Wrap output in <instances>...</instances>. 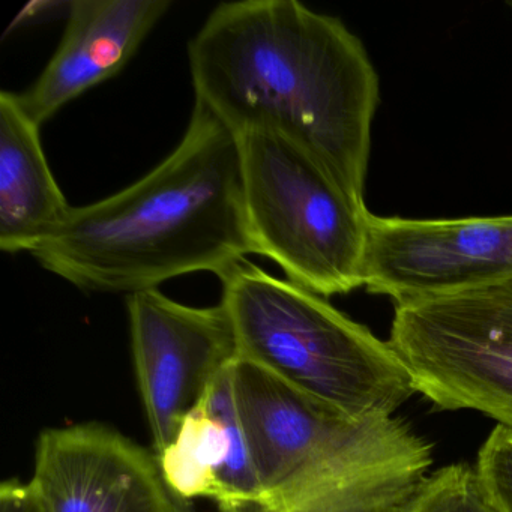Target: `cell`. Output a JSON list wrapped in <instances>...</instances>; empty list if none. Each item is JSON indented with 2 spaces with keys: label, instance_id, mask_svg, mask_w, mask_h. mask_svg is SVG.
<instances>
[{
  "label": "cell",
  "instance_id": "9a60e30c",
  "mask_svg": "<svg viewBox=\"0 0 512 512\" xmlns=\"http://www.w3.org/2000/svg\"><path fill=\"white\" fill-rule=\"evenodd\" d=\"M0 512H49L43 497L31 481L10 479L0 485Z\"/></svg>",
  "mask_w": 512,
  "mask_h": 512
},
{
  "label": "cell",
  "instance_id": "ba28073f",
  "mask_svg": "<svg viewBox=\"0 0 512 512\" xmlns=\"http://www.w3.org/2000/svg\"><path fill=\"white\" fill-rule=\"evenodd\" d=\"M512 277L511 217L407 220L368 215L364 287L394 304Z\"/></svg>",
  "mask_w": 512,
  "mask_h": 512
},
{
  "label": "cell",
  "instance_id": "3957f363",
  "mask_svg": "<svg viewBox=\"0 0 512 512\" xmlns=\"http://www.w3.org/2000/svg\"><path fill=\"white\" fill-rule=\"evenodd\" d=\"M232 385L268 512H325L427 475L431 446L403 419L344 415L241 358Z\"/></svg>",
  "mask_w": 512,
  "mask_h": 512
},
{
  "label": "cell",
  "instance_id": "30bf717a",
  "mask_svg": "<svg viewBox=\"0 0 512 512\" xmlns=\"http://www.w3.org/2000/svg\"><path fill=\"white\" fill-rule=\"evenodd\" d=\"M172 7L169 0H73L64 35L37 80L17 94L43 127L68 103L115 77Z\"/></svg>",
  "mask_w": 512,
  "mask_h": 512
},
{
  "label": "cell",
  "instance_id": "9c48e42d",
  "mask_svg": "<svg viewBox=\"0 0 512 512\" xmlns=\"http://www.w3.org/2000/svg\"><path fill=\"white\" fill-rule=\"evenodd\" d=\"M31 482L49 512H191L157 454L104 425L44 431Z\"/></svg>",
  "mask_w": 512,
  "mask_h": 512
},
{
  "label": "cell",
  "instance_id": "8992f818",
  "mask_svg": "<svg viewBox=\"0 0 512 512\" xmlns=\"http://www.w3.org/2000/svg\"><path fill=\"white\" fill-rule=\"evenodd\" d=\"M388 344L434 406L512 428V277L395 304Z\"/></svg>",
  "mask_w": 512,
  "mask_h": 512
},
{
  "label": "cell",
  "instance_id": "7c38bea8",
  "mask_svg": "<svg viewBox=\"0 0 512 512\" xmlns=\"http://www.w3.org/2000/svg\"><path fill=\"white\" fill-rule=\"evenodd\" d=\"M41 127L17 94L0 92V250L31 254L73 206L50 170Z\"/></svg>",
  "mask_w": 512,
  "mask_h": 512
},
{
  "label": "cell",
  "instance_id": "5b68a950",
  "mask_svg": "<svg viewBox=\"0 0 512 512\" xmlns=\"http://www.w3.org/2000/svg\"><path fill=\"white\" fill-rule=\"evenodd\" d=\"M248 230L257 256L317 295L364 287L370 211L305 149L268 131L238 136Z\"/></svg>",
  "mask_w": 512,
  "mask_h": 512
},
{
  "label": "cell",
  "instance_id": "6da1fadb",
  "mask_svg": "<svg viewBox=\"0 0 512 512\" xmlns=\"http://www.w3.org/2000/svg\"><path fill=\"white\" fill-rule=\"evenodd\" d=\"M196 103L241 136L296 143L364 200L379 77L337 17L298 0L223 2L188 44Z\"/></svg>",
  "mask_w": 512,
  "mask_h": 512
},
{
  "label": "cell",
  "instance_id": "4fadbf2b",
  "mask_svg": "<svg viewBox=\"0 0 512 512\" xmlns=\"http://www.w3.org/2000/svg\"><path fill=\"white\" fill-rule=\"evenodd\" d=\"M404 512H500L478 472L467 464L443 467L419 485Z\"/></svg>",
  "mask_w": 512,
  "mask_h": 512
},
{
  "label": "cell",
  "instance_id": "2e32d148",
  "mask_svg": "<svg viewBox=\"0 0 512 512\" xmlns=\"http://www.w3.org/2000/svg\"><path fill=\"white\" fill-rule=\"evenodd\" d=\"M415 493L416 491H403V493L392 494V496L382 497V499L371 500V502L344 512H404L407 503Z\"/></svg>",
  "mask_w": 512,
  "mask_h": 512
},
{
  "label": "cell",
  "instance_id": "52a82bcc",
  "mask_svg": "<svg viewBox=\"0 0 512 512\" xmlns=\"http://www.w3.org/2000/svg\"><path fill=\"white\" fill-rule=\"evenodd\" d=\"M127 310L137 383L161 454L212 383L238 361V341L221 302L190 307L154 289L128 296Z\"/></svg>",
  "mask_w": 512,
  "mask_h": 512
},
{
  "label": "cell",
  "instance_id": "e0dca14e",
  "mask_svg": "<svg viewBox=\"0 0 512 512\" xmlns=\"http://www.w3.org/2000/svg\"><path fill=\"white\" fill-rule=\"evenodd\" d=\"M238 512H268L266 509L260 508V506H251V508L242 509V511Z\"/></svg>",
  "mask_w": 512,
  "mask_h": 512
},
{
  "label": "cell",
  "instance_id": "5bb4252c",
  "mask_svg": "<svg viewBox=\"0 0 512 512\" xmlns=\"http://www.w3.org/2000/svg\"><path fill=\"white\" fill-rule=\"evenodd\" d=\"M476 472L500 512H512V428L497 425L479 449Z\"/></svg>",
  "mask_w": 512,
  "mask_h": 512
},
{
  "label": "cell",
  "instance_id": "8fae6325",
  "mask_svg": "<svg viewBox=\"0 0 512 512\" xmlns=\"http://www.w3.org/2000/svg\"><path fill=\"white\" fill-rule=\"evenodd\" d=\"M157 457L167 485L184 502L208 497L221 512L263 508L265 493L233 397L232 365Z\"/></svg>",
  "mask_w": 512,
  "mask_h": 512
},
{
  "label": "cell",
  "instance_id": "7a4b0ae2",
  "mask_svg": "<svg viewBox=\"0 0 512 512\" xmlns=\"http://www.w3.org/2000/svg\"><path fill=\"white\" fill-rule=\"evenodd\" d=\"M251 254L238 136L194 103L172 154L124 190L73 206L31 256L82 292L130 296L194 272L220 278Z\"/></svg>",
  "mask_w": 512,
  "mask_h": 512
},
{
  "label": "cell",
  "instance_id": "277c9868",
  "mask_svg": "<svg viewBox=\"0 0 512 512\" xmlns=\"http://www.w3.org/2000/svg\"><path fill=\"white\" fill-rule=\"evenodd\" d=\"M220 281L239 358L352 418L392 416L415 394L388 341L323 296L248 260Z\"/></svg>",
  "mask_w": 512,
  "mask_h": 512
}]
</instances>
